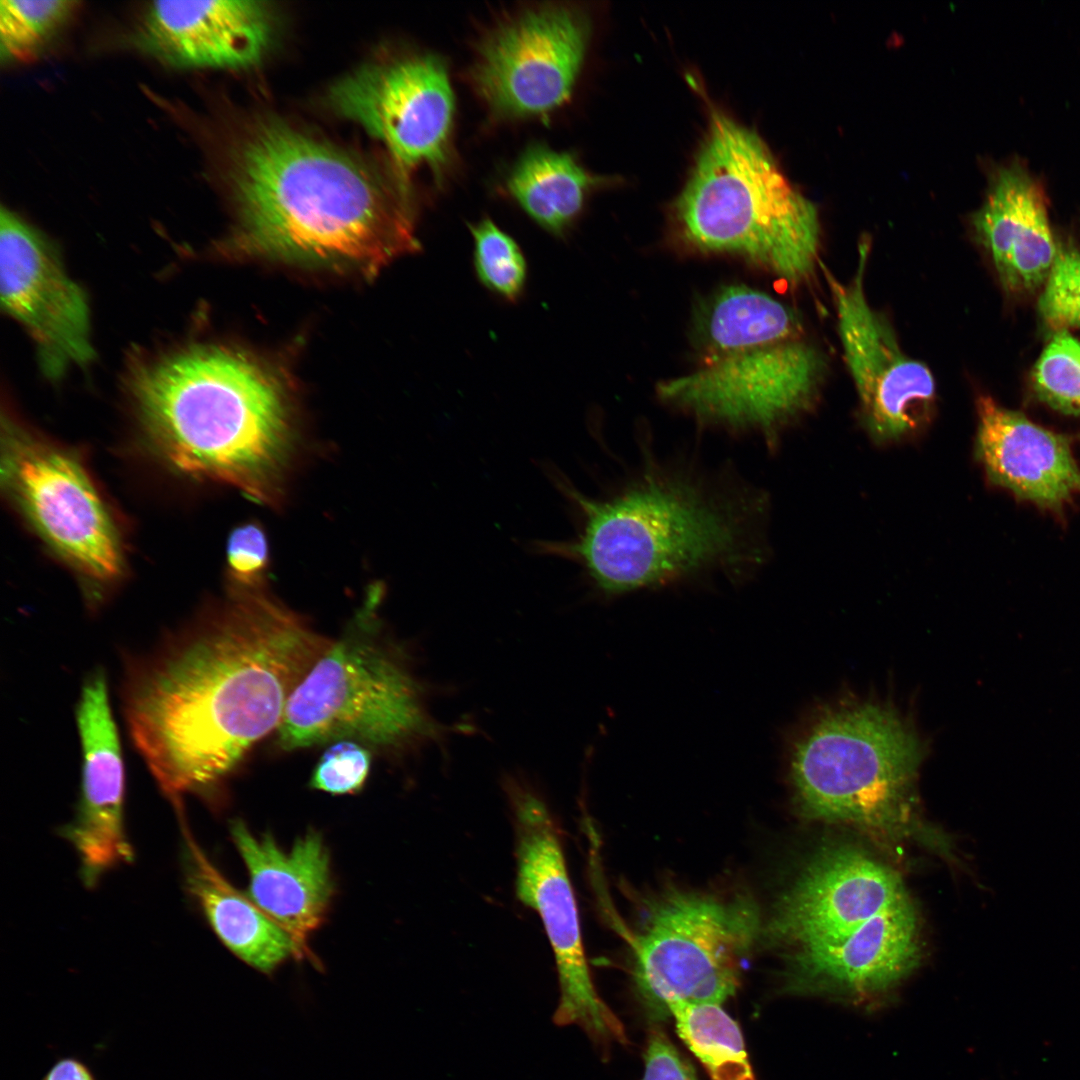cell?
<instances>
[{
  "mask_svg": "<svg viewBox=\"0 0 1080 1080\" xmlns=\"http://www.w3.org/2000/svg\"><path fill=\"white\" fill-rule=\"evenodd\" d=\"M41 1080H98L90 1065L77 1056L58 1058Z\"/></svg>",
  "mask_w": 1080,
  "mask_h": 1080,
  "instance_id": "obj_34",
  "label": "cell"
},
{
  "mask_svg": "<svg viewBox=\"0 0 1080 1080\" xmlns=\"http://www.w3.org/2000/svg\"><path fill=\"white\" fill-rule=\"evenodd\" d=\"M0 291L3 310L32 337L49 377L94 357L90 310L83 289L64 269L50 242L11 210L0 212Z\"/></svg>",
  "mask_w": 1080,
  "mask_h": 1080,
  "instance_id": "obj_16",
  "label": "cell"
},
{
  "mask_svg": "<svg viewBox=\"0 0 1080 1080\" xmlns=\"http://www.w3.org/2000/svg\"><path fill=\"white\" fill-rule=\"evenodd\" d=\"M470 232L479 280L508 301L518 299L525 286L527 264L517 242L489 218L471 225Z\"/></svg>",
  "mask_w": 1080,
  "mask_h": 1080,
  "instance_id": "obj_28",
  "label": "cell"
},
{
  "mask_svg": "<svg viewBox=\"0 0 1080 1080\" xmlns=\"http://www.w3.org/2000/svg\"><path fill=\"white\" fill-rule=\"evenodd\" d=\"M227 561L236 583H259L268 564V543L264 530L255 523L234 529L228 540Z\"/></svg>",
  "mask_w": 1080,
  "mask_h": 1080,
  "instance_id": "obj_32",
  "label": "cell"
},
{
  "mask_svg": "<svg viewBox=\"0 0 1080 1080\" xmlns=\"http://www.w3.org/2000/svg\"><path fill=\"white\" fill-rule=\"evenodd\" d=\"M329 103L379 140L402 171H437L448 161L455 100L437 56L409 54L361 68L335 83Z\"/></svg>",
  "mask_w": 1080,
  "mask_h": 1080,
  "instance_id": "obj_12",
  "label": "cell"
},
{
  "mask_svg": "<svg viewBox=\"0 0 1080 1080\" xmlns=\"http://www.w3.org/2000/svg\"><path fill=\"white\" fill-rule=\"evenodd\" d=\"M276 730L286 751L343 740L398 751L442 729L426 710L419 682L366 613L314 663Z\"/></svg>",
  "mask_w": 1080,
  "mask_h": 1080,
  "instance_id": "obj_7",
  "label": "cell"
},
{
  "mask_svg": "<svg viewBox=\"0 0 1080 1080\" xmlns=\"http://www.w3.org/2000/svg\"><path fill=\"white\" fill-rule=\"evenodd\" d=\"M78 4L73 0H2L1 62L24 60L41 52L67 26Z\"/></svg>",
  "mask_w": 1080,
  "mask_h": 1080,
  "instance_id": "obj_27",
  "label": "cell"
},
{
  "mask_svg": "<svg viewBox=\"0 0 1080 1080\" xmlns=\"http://www.w3.org/2000/svg\"><path fill=\"white\" fill-rule=\"evenodd\" d=\"M9 440L5 480L40 534L89 577H117L122 568L117 533L82 466L65 452L32 439Z\"/></svg>",
  "mask_w": 1080,
  "mask_h": 1080,
  "instance_id": "obj_14",
  "label": "cell"
},
{
  "mask_svg": "<svg viewBox=\"0 0 1080 1080\" xmlns=\"http://www.w3.org/2000/svg\"><path fill=\"white\" fill-rule=\"evenodd\" d=\"M131 393L155 445L177 470L274 504L297 433L281 384L248 356L192 346L143 366Z\"/></svg>",
  "mask_w": 1080,
  "mask_h": 1080,
  "instance_id": "obj_4",
  "label": "cell"
},
{
  "mask_svg": "<svg viewBox=\"0 0 1080 1080\" xmlns=\"http://www.w3.org/2000/svg\"><path fill=\"white\" fill-rule=\"evenodd\" d=\"M185 888L222 943L240 960L270 974L302 952V945L235 890L209 863L182 824Z\"/></svg>",
  "mask_w": 1080,
  "mask_h": 1080,
  "instance_id": "obj_23",
  "label": "cell"
},
{
  "mask_svg": "<svg viewBox=\"0 0 1080 1080\" xmlns=\"http://www.w3.org/2000/svg\"><path fill=\"white\" fill-rule=\"evenodd\" d=\"M678 1035L713 1080H756L737 1023L715 1003L668 1006Z\"/></svg>",
  "mask_w": 1080,
  "mask_h": 1080,
  "instance_id": "obj_26",
  "label": "cell"
},
{
  "mask_svg": "<svg viewBox=\"0 0 1080 1080\" xmlns=\"http://www.w3.org/2000/svg\"><path fill=\"white\" fill-rule=\"evenodd\" d=\"M82 747L81 795L71 823L60 830L79 856L88 887L133 859L124 828L125 774L117 726L102 671L86 680L76 711Z\"/></svg>",
  "mask_w": 1080,
  "mask_h": 1080,
  "instance_id": "obj_17",
  "label": "cell"
},
{
  "mask_svg": "<svg viewBox=\"0 0 1080 1080\" xmlns=\"http://www.w3.org/2000/svg\"><path fill=\"white\" fill-rule=\"evenodd\" d=\"M924 752L910 722L893 706L872 700L832 705L788 744L794 801L807 818L945 850L918 813L915 786Z\"/></svg>",
  "mask_w": 1080,
  "mask_h": 1080,
  "instance_id": "obj_6",
  "label": "cell"
},
{
  "mask_svg": "<svg viewBox=\"0 0 1080 1080\" xmlns=\"http://www.w3.org/2000/svg\"><path fill=\"white\" fill-rule=\"evenodd\" d=\"M503 788L513 814L517 897L539 914L556 960L560 1000L554 1022L577 1024L599 1043L622 1039L620 1023L591 979L556 822L526 782L505 776Z\"/></svg>",
  "mask_w": 1080,
  "mask_h": 1080,
  "instance_id": "obj_10",
  "label": "cell"
},
{
  "mask_svg": "<svg viewBox=\"0 0 1080 1080\" xmlns=\"http://www.w3.org/2000/svg\"><path fill=\"white\" fill-rule=\"evenodd\" d=\"M1039 299L1045 324L1058 332L1080 327V253L1058 247Z\"/></svg>",
  "mask_w": 1080,
  "mask_h": 1080,
  "instance_id": "obj_30",
  "label": "cell"
},
{
  "mask_svg": "<svg viewBox=\"0 0 1080 1080\" xmlns=\"http://www.w3.org/2000/svg\"><path fill=\"white\" fill-rule=\"evenodd\" d=\"M976 455L994 483L1040 506L1057 508L1080 493V468L1068 441L982 395Z\"/></svg>",
  "mask_w": 1080,
  "mask_h": 1080,
  "instance_id": "obj_21",
  "label": "cell"
},
{
  "mask_svg": "<svg viewBox=\"0 0 1080 1080\" xmlns=\"http://www.w3.org/2000/svg\"><path fill=\"white\" fill-rule=\"evenodd\" d=\"M599 179L569 153L529 146L511 169L506 186L519 206L545 230L561 235L580 214Z\"/></svg>",
  "mask_w": 1080,
  "mask_h": 1080,
  "instance_id": "obj_25",
  "label": "cell"
},
{
  "mask_svg": "<svg viewBox=\"0 0 1080 1080\" xmlns=\"http://www.w3.org/2000/svg\"><path fill=\"white\" fill-rule=\"evenodd\" d=\"M910 900L898 874L866 851L823 847L780 895L761 936L784 954L828 945Z\"/></svg>",
  "mask_w": 1080,
  "mask_h": 1080,
  "instance_id": "obj_15",
  "label": "cell"
},
{
  "mask_svg": "<svg viewBox=\"0 0 1080 1080\" xmlns=\"http://www.w3.org/2000/svg\"><path fill=\"white\" fill-rule=\"evenodd\" d=\"M762 927L746 896L672 891L656 900L631 939L635 980L655 1017L672 1003L720 1004L732 996Z\"/></svg>",
  "mask_w": 1080,
  "mask_h": 1080,
  "instance_id": "obj_8",
  "label": "cell"
},
{
  "mask_svg": "<svg viewBox=\"0 0 1080 1080\" xmlns=\"http://www.w3.org/2000/svg\"><path fill=\"white\" fill-rule=\"evenodd\" d=\"M224 607L128 673L130 736L176 810L215 790L277 729L331 641L264 590L239 584Z\"/></svg>",
  "mask_w": 1080,
  "mask_h": 1080,
  "instance_id": "obj_1",
  "label": "cell"
},
{
  "mask_svg": "<svg viewBox=\"0 0 1080 1080\" xmlns=\"http://www.w3.org/2000/svg\"><path fill=\"white\" fill-rule=\"evenodd\" d=\"M271 39L268 8L241 0L150 2L134 37L144 53L180 69L246 68L260 61Z\"/></svg>",
  "mask_w": 1080,
  "mask_h": 1080,
  "instance_id": "obj_19",
  "label": "cell"
},
{
  "mask_svg": "<svg viewBox=\"0 0 1080 1080\" xmlns=\"http://www.w3.org/2000/svg\"><path fill=\"white\" fill-rule=\"evenodd\" d=\"M675 216L692 246L740 255L791 285L808 282L820 267L815 204L753 129L721 111L711 113Z\"/></svg>",
  "mask_w": 1080,
  "mask_h": 1080,
  "instance_id": "obj_5",
  "label": "cell"
},
{
  "mask_svg": "<svg viewBox=\"0 0 1080 1080\" xmlns=\"http://www.w3.org/2000/svg\"><path fill=\"white\" fill-rule=\"evenodd\" d=\"M554 480L581 525L575 538L537 551L580 565L605 597L710 573L737 581L766 559V497L727 474L648 453L602 498Z\"/></svg>",
  "mask_w": 1080,
  "mask_h": 1080,
  "instance_id": "obj_2",
  "label": "cell"
},
{
  "mask_svg": "<svg viewBox=\"0 0 1080 1080\" xmlns=\"http://www.w3.org/2000/svg\"><path fill=\"white\" fill-rule=\"evenodd\" d=\"M371 766L368 747L349 740L331 743L316 764L310 784L330 794H351L364 785Z\"/></svg>",
  "mask_w": 1080,
  "mask_h": 1080,
  "instance_id": "obj_31",
  "label": "cell"
},
{
  "mask_svg": "<svg viewBox=\"0 0 1080 1080\" xmlns=\"http://www.w3.org/2000/svg\"><path fill=\"white\" fill-rule=\"evenodd\" d=\"M590 37L586 15L542 4L505 18L481 40L469 71L484 104L502 118L542 117L568 102Z\"/></svg>",
  "mask_w": 1080,
  "mask_h": 1080,
  "instance_id": "obj_11",
  "label": "cell"
},
{
  "mask_svg": "<svg viewBox=\"0 0 1080 1080\" xmlns=\"http://www.w3.org/2000/svg\"><path fill=\"white\" fill-rule=\"evenodd\" d=\"M870 240L858 244L857 267L848 282L823 266L837 320L842 353L861 406L864 427L877 443L916 432L935 403V379L926 364L908 356L886 317L869 302L865 275Z\"/></svg>",
  "mask_w": 1080,
  "mask_h": 1080,
  "instance_id": "obj_13",
  "label": "cell"
},
{
  "mask_svg": "<svg viewBox=\"0 0 1080 1080\" xmlns=\"http://www.w3.org/2000/svg\"><path fill=\"white\" fill-rule=\"evenodd\" d=\"M642 1080H699L668 1037L655 1029L649 1034Z\"/></svg>",
  "mask_w": 1080,
  "mask_h": 1080,
  "instance_id": "obj_33",
  "label": "cell"
},
{
  "mask_svg": "<svg viewBox=\"0 0 1080 1080\" xmlns=\"http://www.w3.org/2000/svg\"><path fill=\"white\" fill-rule=\"evenodd\" d=\"M972 226L1005 289L1024 293L1045 282L1058 246L1044 190L1022 162L995 168Z\"/></svg>",
  "mask_w": 1080,
  "mask_h": 1080,
  "instance_id": "obj_20",
  "label": "cell"
},
{
  "mask_svg": "<svg viewBox=\"0 0 1080 1080\" xmlns=\"http://www.w3.org/2000/svg\"><path fill=\"white\" fill-rule=\"evenodd\" d=\"M828 370L825 354L803 338L703 357L656 392L697 424L754 433L769 446L814 405Z\"/></svg>",
  "mask_w": 1080,
  "mask_h": 1080,
  "instance_id": "obj_9",
  "label": "cell"
},
{
  "mask_svg": "<svg viewBox=\"0 0 1080 1080\" xmlns=\"http://www.w3.org/2000/svg\"><path fill=\"white\" fill-rule=\"evenodd\" d=\"M233 842L249 875V898L301 945L323 921L333 895L327 848L308 832L288 852L269 835L254 836L241 821Z\"/></svg>",
  "mask_w": 1080,
  "mask_h": 1080,
  "instance_id": "obj_22",
  "label": "cell"
},
{
  "mask_svg": "<svg viewBox=\"0 0 1080 1080\" xmlns=\"http://www.w3.org/2000/svg\"><path fill=\"white\" fill-rule=\"evenodd\" d=\"M920 956L919 922L910 900L837 942L784 954L783 991L870 1001L899 984Z\"/></svg>",
  "mask_w": 1080,
  "mask_h": 1080,
  "instance_id": "obj_18",
  "label": "cell"
},
{
  "mask_svg": "<svg viewBox=\"0 0 1080 1080\" xmlns=\"http://www.w3.org/2000/svg\"><path fill=\"white\" fill-rule=\"evenodd\" d=\"M803 323L790 306L746 285L718 291L696 314L693 336L704 357L802 338Z\"/></svg>",
  "mask_w": 1080,
  "mask_h": 1080,
  "instance_id": "obj_24",
  "label": "cell"
},
{
  "mask_svg": "<svg viewBox=\"0 0 1080 1080\" xmlns=\"http://www.w3.org/2000/svg\"><path fill=\"white\" fill-rule=\"evenodd\" d=\"M1032 383L1055 409L1080 414V340L1068 331L1056 333L1034 367Z\"/></svg>",
  "mask_w": 1080,
  "mask_h": 1080,
  "instance_id": "obj_29",
  "label": "cell"
},
{
  "mask_svg": "<svg viewBox=\"0 0 1080 1080\" xmlns=\"http://www.w3.org/2000/svg\"><path fill=\"white\" fill-rule=\"evenodd\" d=\"M240 242L286 260L374 272L419 248L407 200L350 153L279 120L235 149Z\"/></svg>",
  "mask_w": 1080,
  "mask_h": 1080,
  "instance_id": "obj_3",
  "label": "cell"
}]
</instances>
